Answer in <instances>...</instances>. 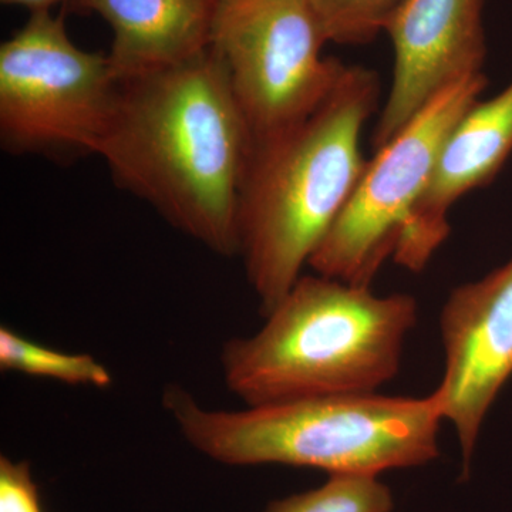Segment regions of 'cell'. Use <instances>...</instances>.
Here are the masks:
<instances>
[{"label":"cell","mask_w":512,"mask_h":512,"mask_svg":"<svg viewBox=\"0 0 512 512\" xmlns=\"http://www.w3.org/2000/svg\"><path fill=\"white\" fill-rule=\"evenodd\" d=\"M214 2H217V0H214Z\"/></svg>","instance_id":"e0dca14e"},{"label":"cell","mask_w":512,"mask_h":512,"mask_svg":"<svg viewBox=\"0 0 512 512\" xmlns=\"http://www.w3.org/2000/svg\"><path fill=\"white\" fill-rule=\"evenodd\" d=\"M512 154V82L476 101L448 134L429 187L414 207L393 259L419 274L450 235L448 211L468 192L487 187Z\"/></svg>","instance_id":"30bf717a"},{"label":"cell","mask_w":512,"mask_h":512,"mask_svg":"<svg viewBox=\"0 0 512 512\" xmlns=\"http://www.w3.org/2000/svg\"><path fill=\"white\" fill-rule=\"evenodd\" d=\"M264 318L258 332L227 340L220 353L222 380L245 406L376 393L399 375L419 303L302 275Z\"/></svg>","instance_id":"3957f363"},{"label":"cell","mask_w":512,"mask_h":512,"mask_svg":"<svg viewBox=\"0 0 512 512\" xmlns=\"http://www.w3.org/2000/svg\"><path fill=\"white\" fill-rule=\"evenodd\" d=\"M109 55L87 52L63 13L30 12L0 46V143L15 156H97L120 92Z\"/></svg>","instance_id":"5b68a950"},{"label":"cell","mask_w":512,"mask_h":512,"mask_svg":"<svg viewBox=\"0 0 512 512\" xmlns=\"http://www.w3.org/2000/svg\"><path fill=\"white\" fill-rule=\"evenodd\" d=\"M328 42L366 45L384 32L404 0H306Z\"/></svg>","instance_id":"5bb4252c"},{"label":"cell","mask_w":512,"mask_h":512,"mask_svg":"<svg viewBox=\"0 0 512 512\" xmlns=\"http://www.w3.org/2000/svg\"><path fill=\"white\" fill-rule=\"evenodd\" d=\"M255 144L211 49L120 83L99 154L120 188L220 256L238 255Z\"/></svg>","instance_id":"6da1fadb"},{"label":"cell","mask_w":512,"mask_h":512,"mask_svg":"<svg viewBox=\"0 0 512 512\" xmlns=\"http://www.w3.org/2000/svg\"><path fill=\"white\" fill-rule=\"evenodd\" d=\"M113 32L110 62L123 80L187 62L210 47L214 0H72Z\"/></svg>","instance_id":"8fae6325"},{"label":"cell","mask_w":512,"mask_h":512,"mask_svg":"<svg viewBox=\"0 0 512 512\" xmlns=\"http://www.w3.org/2000/svg\"><path fill=\"white\" fill-rule=\"evenodd\" d=\"M161 402L181 437L225 466L281 464L379 477L440 457L444 420L433 394H339L225 410L202 406L181 384H168Z\"/></svg>","instance_id":"277c9868"},{"label":"cell","mask_w":512,"mask_h":512,"mask_svg":"<svg viewBox=\"0 0 512 512\" xmlns=\"http://www.w3.org/2000/svg\"><path fill=\"white\" fill-rule=\"evenodd\" d=\"M446 367L433 396L441 417L456 429L461 480L485 417L512 377V258L476 282L457 286L440 312Z\"/></svg>","instance_id":"ba28073f"},{"label":"cell","mask_w":512,"mask_h":512,"mask_svg":"<svg viewBox=\"0 0 512 512\" xmlns=\"http://www.w3.org/2000/svg\"><path fill=\"white\" fill-rule=\"evenodd\" d=\"M379 96L373 70L346 64L318 109L255 147L239 208L238 256L262 315L299 281L355 192L367 164L360 138Z\"/></svg>","instance_id":"7a4b0ae2"},{"label":"cell","mask_w":512,"mask_h":512,"mask_svg":"<svg viewBox=\"0 0 512 512\" xmlns=\"http://www.w3.org/2000/svg\"><path fill=\"white\" fill-rule=\"evenodd\" d=\"M392 491L376 476L338 474L303 493L272 501L262 512H392Z\"/></svg>","instance_id":"4fadbf2b"},{"label":"cell","mask_w":512,"mask_h":512,"mask_svg":"<svg viewBox=\"0 0 512 512\" xmlns=\"http://www.w3.org/2000/svg\"><path fill=\"white\" fill-rule=\"evenodd\" d=\"M325 33L306 0H217L211 49L254 144L298 126L332 92L346 64L323 57Z\"/></svg>","instance_id":"8992f818"},{"label":"cell","mask_w":512,"mask_h":512,"mask_svg":"<svg viewBox=\"0 0 512 512\" xmlns=\"http://www.w3.org/2000/svg\"><path fill=\"white\" fill-rule=\"evenodd\" d=\"M0 369L69 386L109 389L113 376L89 353H67L33 342L18 332L0 328Z\"/></svg>","instance_id":"7c38bea8"},{"label":"cell","mask_w":512,"mask_h":512,"mask_svg":"<svg viewBox=\"0 0 512 512\" xmlns=\"http://www.w3.org/2000/svg\"><path fill=\"white\" fill-rule=\"evenodd\" d=\"M0 512H45L29 461L0 457Z\"/></svg>","instance_id":"9a60e30c"},{"label":"cell","mask_w":512,"mask_h":512,"mask_svg":"<svg viewBox=\"0 0 512 512\" xmlns=\"http://www.w3.org/2000/svg\"><path fill=\"white\" fill-rule=\"evenodd\" d=\"M0 2L5 6L28 9L30 13L37 12V10H52L59 5L69 6L72 0H0Z\"/></svg>","instance_id":"2e32d148"},{"label":"cell","mask_w":512,"mask_h":512,"mask_svg":"<svg viewBox=\"0 0 512 512\" xmlns=\"http://www.w3.org/2000/svg\"><path fill=\"white\" fill-rule=\"evenodd\" d=\"M487 84L484 73L451 84L375 150L348 204L309 261L315 274L372 285L399 247L448 134Z\"/></svg>","instance_id":"52a82bcc"},{"label":"cell","mask_w":512,"mask_h":512,"mask_svg":"<svg viewBox=\"0 0 512 512\" xmlns=\"http://www.w3.org/2000/svg\"><path fill=\"white\" fill-rule=\"evenodd\" d=\"M484 0H404L384 32L392 40L393 79L377 121L379 150L446 87L483 73Z\"/></svg>","instance_id":"9c48e42d"}]
</instances>
